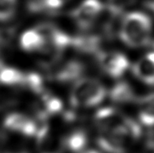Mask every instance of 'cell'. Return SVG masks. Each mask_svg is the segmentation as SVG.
Returning <instances> with one entry per match:
<instances>
[{
	"label": "cell",
	"mask_w": 154,
	"mask_h": 153,
	"mask_svg": "<svg viewBox=\"0 0 154 153\" xmlns=\"http://www.w3.org/2000/svg\"><path fill=\"white\" fill-rule=\"evenodd\" d=\"M152 22L145 13L132 12L123 16L118 35L120 40L131 48L150 46Z\"/></svg>",
	"instance_id": "obj_1"
},
{
	"label": "cell",
	"mask_w": 154,
	"mask_h": 153,
	"mask_svg": "<svg viewBox=\"0 0 154 153\" xmlns=\"http://www.w3.org/2000/svg\"><path fill=\"white\" fill-rule=\"evenodd\" d=\"M107 96L106 87L100 81L91 78H80L70 92V104L74 108H91L97 106Z\"/></svg>",
	"instance_id": "obj_2"
},
{
	"label": "cell",
	"mask_w": 154,
	"mask_h": 153,
	"mask_svg": "<svg viewBox=\"0 0 154 153\" xmlns=\"http://www.w3.org/2000/svg\"><path fill=\"white\" fill-rule=\"evenodd\" d=\"M141 134L140 125L134 120L129 127L123 130L110 133H100L97 142L104 152L126 153L141 137Z\"/></svg>",
	"instance_id": "obj_3"
},
{
	"label": "cell",
	"mask_w": 154,
	"mask_h": 153,
	"mask_svg": "<svg viewBox=\"0 0 154 153\" xmlns=\"http://www.w3.org/2000/svg\"><path fill=\"white\" fill-rule=\"evenodd\" d=\"M132 119L113 107L99 109L94 115V123L100 133H110L125 129L133 123Z\"/></svg>",
	"instance_id": "obj_4"
},
{
	"label": "cell",
	"mask_w": 154,
	"mask_h": 153,
	"mask_svg": "<svg viewBox=\"0 0 154 153\" xmlns=\"http://www.w3.org/2000/svg\"><path fill=\"white\" fill-rule=\"evenodd\" d=\"M49 78L57 82L67 83L76 81L81 78L85 71V66L81 61L76 60H56L51 63Z\"/></svg>",
	"instance_id": "obj_5"
},
{
	"label": "cell",
	"mask_w": 154,
	"mask_h": 153,
	"mask_svg": "<svg viewBox=\"0 0 154 153\" xmlns=\"http://www.w3.org/2000/svg\"><path fill=\"white\" fill-rule=\"evenodd\" d=\"M103 8L99 0H84L71 12V17L79 29L88 31L97 24Z\"/></svg>",
	"instance_id": "obj_6"
},
{
	"label": "cell",
	"mask_w": 154,
	"mask_h": 153,
	"mask_svg": "<svg viewBox=\"0 0 154 153\" xmlns=\"http://www.w3.org/2000/svg\"><path fill=\"white\" fill-rule=\"evenodd\" d=\"M96 58L101 70L111 78L122 77L129 68V60L120 52L101 50L96 55Z\"/></svg>",
	"instance_id": "obj_7"
},
{
	"label": "cell",
	"mask_w": 154,
	"mask_h": 153,
	"mask_svg": "<svg viewBox=\"0 0 154 153\" xmlns=\"http://www.w3.org/2000/svg\"><path fill=\"white\" fill-rule=\"evenodd\" d=\"M39 153H64L63 136L58 134L47 124L39 127L35 135Z\"/></svg>",
	"instance_id": "obj_8"
},
{
	"label": "cell",
	"mask_w": 154,
	"mask_h": 153,
	"mask_svg": "<svg viewBox=\"0 0 154 153\" xmlns=\"http://www.w3.org/2000/svg\"><path fill=\"white\" fill-rule=\"evenodd\" d=\"M3 125L10 131L27 137H35L39 129L35 120L21 113L10 114L4 119Z\"/></svg>",
	"instance_id": "obj_9"
},
{
	"label": "cell",
	"mask_w": 154,
	"mask_h": 153,
	"mask_svg": "<svg viewBox=\"0 0 154 153\" xmlns=\"http://www.w3.org/2000/svg\"><path fill=\"white\" fill-rule=\"evenodd\" d=\"M133 73L138 80L154 87V51L146 54L134 64Z\"/></svg>",
	"instance_id": "obj_10"
},
{
	"label": "cell",
	"mask_w": 154,
	"mask_h": 153,
	"mask_svg": "<svg viewBox=\"0 0 154 153\" xmlns=\"http://www.w3.org/2000/svg\"><path fill=\"white\" fill-rule=\"evenodd\" d=\"M107 94L110 100L117 104H128L137 100L133 87L125 81L116 82Z\"/></svg>",
	"instance_id": "obj_11"
},
{
	"label": "cell",
	"mask_w": 154,
	"mask_h": 153,
	"mask_svg": "<svg viewBox=\"0 0 154 153\" xmlns=\"http://www.w3.org/2000/svg\"><path fill=\"white\" fill-rule=\"evenodd\" d=\"M20 44L23 50L28 52L43 51L46 46V41L39 30L35 28L22 33L20 38Z\"/></svg>",
	"instance_id": "obj_12"
},
{
	"label": "cell",
	"mask_w": 154,
	"mask_h": 153,
	"mask_svg": "<svg viewBox=\"0 0 154 153\" xmlns=\"http://www.w3.org/2000/svg\"><path fill=\"white\" fill-rule=\"evenodd\" d=\"M88 143V135L82 129H75L63 136L65 151L81 153Z\"/></svg>",
	"instance_id": "obj_13"
},
{
	"label": "cell",
	"mask_w": 154,
	"mask_h": 153,
	"mask_svg": "<svg viewBox=\"0 0 154 153\" xmlns=\"http://www.w3.org/2000/svg\"><path fill=\"white\" fill-rule=\"evenodd\" d=\"M138 119L142 124L154 127V93L138 99Z\"/></svg>",
	"instance_id": "obj_14"
},
{
	"label": "cell",
	"mask_w": 154,
	"mask_h": 153,
	"mask_svg": "<svg viewBox=\"0 0 154 153\" xmlns=\"http://www.w3.org/2000/svg\"><path fill=\"white\" fill-rule=\"evenodd\" d=\"M26 74L11 67L0 68V83L6 86H24Z\"/></svg>",
	"instance_id": "obj_15"
},
{
	"label": "cell",
	"mask_w": 154,
	"mask_h": 153,
	"mask_svg": "<svg viewBox=\"0 0 154 153\" xmlns=\"http://www.w3.org/2000/svg\"><path fill=\"white\" fill-rule=\"evenodd\" d=\"M68 1L69 0H35L31 3L30 8L34 12H54L62 8Z\"/></svg>",
	"instance_id": "obj_16"
},
{
	"label": "cell",
	"mask_w": 154,
	"mask_h": 153,
	"mask_svg": "<svg viewBox=\"0 0 154 153\" xmlns=\"http://www.w3.org/2000/svg\"><path fill=\"white\" fill-rule=\"evenodd\" d=\"M16 12V0H0V22L11 20Z\"/></svg>",
	"instance_id": "obj_17"
},
{
	"label": "cell",
	"mask_w": 154,
	"mask_h": 153,
	"mask_svg": "<svg viewBox=\"0 0 154 153\" xmlns=\"http://www.w3.org/2000/svg\"><path fill=\"white\" fill-rule=\"evenodd\" d=\"M146 147L149 153H154V129L151 130L147 135Z\"/></svg>",
	"instance_id": "obj_18"
},
{
	"label": "cell",
	"mask_w": 154,
	"mask_h": 153,
	"mask_svg": "<svg viewBox=\"0 0 154 153\" xmlns=\"http://www.w3.org/2000/svg\"><path fill=\"white\" fill-rule=\"evenodd\" d=\"M145 6L154 13V1H148L147 3H145Z\"/></svg>",
	"instance_id": "obj_19"
},
{
	"label": "cell",
	"mask_w": 154,
	"mask_h": 153,
	"mask_svg": "<svg viewBox=\"0 0 154 153\" xmlns=\"http://www.w3.org/2000/svg\"><path fill=\"white\" fill-rule=\"evenodd\" d=\"M81 153H100L97 151L95 150H88V151H82Z\"/></svg>",
	"instance_id": "obj_20"
}]
</instances>
